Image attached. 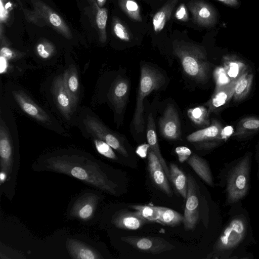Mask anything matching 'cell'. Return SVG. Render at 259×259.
Listing matches in <instances>:
<instances>
[{"label": "cell", "instance_id": "cell-1", "mask_svg": "<svg viewBox=\"0 0 259 259\" xmlns=\"http://www.w3.org/2000/svg\"><path fill=\"white\" fill-rule=\"evenodd\" d=\"M105 164L82 153L58 152L38 158L32 165L37 171H52L75 178L99 190L117 195L118 185L110 178Z\"/></svg>", "mask_w": 259, "mask_h": 259}, {"label": "cell", "instance_id": "cell-2", "mask_svg": "<svg viewBox=\"0 0 259 259\" xmlns=\"http://www.w3.org/2000/svg\"><path fill=\"white\" fill-rule=\"evenodd\" d=\"M20 158L15 150L9 130L0 120V186L1 194L12 200L15 194Z\"/></svg>", "mask_w": 259, "mask_h": 259}, {"label": "cell", "instance_id": "cell-3", "mask_svg": "<svg viewBox=\"0 0 259 259\" xmlns=\"http://www.w3.org/2000/svg\"><path fill=\"white\" fill-rule=\"evenodd\" d=\"M252 153H246L229 168L225 178L226 205L240 202L248 194L250 184Z\"/></svg>", "mask_w": 259, "mask_h": 259}, {"label": "cell", "instance_id": "cell-4", "mask_svg": "<svg viewBox=\"0 0 259 259\" xmlns=\"http://www.w3.org/2000/svg\"><path fill=\"white\" fill-rule=\"evenodd\" d=\"M173 50L186 74L201 83L207 81L210 65L203 47L189 42L175 41Z\"/></svg>", "mask_w": 259, "mask_h": 259}, {"label": "cell", "instance_id": "cell-5", "mask_svg": "<svg viewBox=\"0 0 259 259\" xmlns=\"http://www.w3.org/2000/svg\"><path fill=\"white\" fill-rule=\"evenodd\" d=\"M164 82V76L157 69L146 64L142 66L133 120L137 133L143 132L145 127L144 101L145 98L153 91L160 88Z\"/></svg>", "mask_w": 259, "mask_h": 259}, {"label": "cell", "instance_id": "cell-6", "mask_svg": "<svg viewBox=\"0 0 259 259\" xmlns=\"http://www.w3.org/2000/svg\"><path fill=\"white\" fill-rule=\"evenodd\" d=\"M248 227L249 223L245 215L234 214L217 241L214 250L225 255L233 251L246 238Z\"/></svg>", "mask_w": 259, "mask_h": 259}, {"label": "cell", "instance_id": "cell-7", "mask_svg": "<svg viewBox=\"0 0 259 259\" xmlns=\"http://www.w3.org/2000/svg\"><path fill=\"white\" fill-rule=\"evenodd\" d=\"M33 10H23L26 19L39 26L49 25L67 39H71V30L62 17L46 4L39 0H30Z\"/></svg>", "mask_w": 259, "mask_h": 259}, {"label": "cell", "instance_id": "cell-8", "mask_svg": "<svg viewBox=\"0 0 259 259\" xmlns=\"http://www.w3.org/2000/svg\"><path fill=\"white\" fill-rule=\"evenodd\" d=\"M100 200V196L93 192L80 194L70 207L69 217L82 222H89L95 215Z\"/></svg>", "mask_w": 259, "mask_h": 259}, {"label": "cell", "instance_id": "cell-9", "mask_svg": "<svg viewBox=\"0 0 259 259\" xmlns=\"http://www.w3.org/2000/svg\"><path fill=\"white\" fill-rule=\"evenodd\" d=\"M120 239L139 251L153 254L170 251L176 248L165 239L159 237L128 236L121 237Z\"/></svg>", "mask_w": 259, "mask_h": 259}, {"label": "cell", "instance_id": "cell-10", "mask_svg": "<svg viewBox=\"0 0 259 259\" xmlns=\"http://www.w3.org/2000/svg\"><path fill=\"white\" fill-rule=\"evenodd\" d=\"M187 194L184 214L183 223L185 229L192 230L199 219V187L194 178L189 175Z\"/></svg>", "mask_w": 259, "mask_h": 259}, {"label": "cell", "instance_id": "cell-11", "mask_svg": "<svg viewBox=\"0 0 259 259\" xmlns=\"http://www.w3.org/2000/svg\"><path fill=\"white\" fill-rule=\"evenodd\" d=\"M84 124L92 135L107 143L122 156H128L127 152L118 138L97 118L88 117Z\"/></svg>", "mask_w": 259, "mask_h": 259}, {"label": "cell", "instance_id": "cell-12", "mask_svg": "<svg viewBox=\"0 0 259 259\" xmlns=\"http://www.w3.org/2000/svg\"><path fill=\"white\" fill-rule=\"evenodd\" d=\"M193 21L198 25L209 28L218 21V14L210 4L203 0H195L188 4Z\"/></svg>", "mask_w": 259, "mask_h": 259}, {"label": "cell", "instance_id": "cell-13", "mask_svg": "<svg viewBox=\"0 0 259 259\" xmlns=\"http://www.w3.org/2000/svg\"><path fill=\"white\" fill-rule=\"evenodd\" d=\"M159 131L165 138L177 140L181 135V122L177 110L174 105H169L159 120Z\"/></svg>", "mask_w": 259, "mask_h": 259}, {"label": "cell", "instance_id": "cell-14", "mask_svg": "<svg viewBox=\"0 0 259 259\" xmlns=\"http://www.w3.org/2000/svg\"><path fill=\"white\" fill-rule=\"evenodd\" d=\"M148 160L149 172L153 182L167 195L171 196L172 191L163 168L158 157L150 148L148 153Z\"/></svg>", "mask_w": 259, "mask_h": 259}, {"label": "cell", "instance_id": "cell-15", "mask_svg": "<svg viewBox=\"0 0 259 259\" xmlns=\"http://www.w3.org/2000/svg\"><path fill=\"white\" fill-rule=\"evenodd\" d=\"M52 92L60 111L66 119H70L75 107L65 89L62 75H59L54 79Z\"/></svg>", "mask_w": 259, "mask_h": 259}, {"label": "cell", "instance_id": "cell-16", "mask_svg": "<svg viewBox=\"0 0 259 259\" xmlns=\"http://www.w3.org/2000/svg\"><path fill=\"white\" fill-rule=\"evenodd\" d=\"M148 221L140 212L136 210L131 211L121 210L116 212L112 217V223L117 228L135 230L141 228Z\"/></svg>", "mask_w": 259, "mask_h": 259}, {"label": "cell", "instance_id": "cell-17", "mask_svg": "<svg viewBox=\"0 0 259 259\" xmlns=\"http://www.w3.org/2000/svg\"><path fill=\"white\" fill-rule=\"evenodd\" d=\"M15 101L21 109L28 115L42 123H49V115L34 103L25 93L17 91L13 93Z\"/></svg>", "mask_w": 259, "mask_h": 259}, {"label": "cell", "instance_id": "cell-18", "mask_svg": "<svg viewBox=\"0 0 259 259\" xmlns=\"http://www.w3.org/2000/svg\"><path fill=\"white\" fill-rule=\"evenodd\" d=\"M223 129L221 123L218 120L213 119L209 126L189 135L187 140L193 143H205L222 140Z\"/></svg>", "mask_w": 259, "mask_h": 259}, {"label": "cell", "instance_id": "cell-19", "mask_svg": "<svg viewBox=\"0 0 259 259\" xmlns=\"http://www.w3.org/2000/svg\"><path fill=\"white\" fill-rule=\"evenodd\" d=\"M240 76L233 78L227 83L215 88L208 102L209 113L224 106L232 99L236 84Z\"/></svg>", "mask_w": 259, "mask_h": 259}, {"label": "cell", "instance_id": "cell-20", "mask_svg": "<svg viewBox=\"0 0 259 259\" xmlns=\"http://www.w3.org/2000/svg\"><path fill=\"white\" fill-rule=\"evenodd\" d=\"M129 92V83L126 79L119 77L115 81L109 93L110 100L118 113L125 107Z\"/></svg>", "mask_w": 259, "mask_h": 259}, {"label": "cell", "instance_id": "cell-21", "mask_svg": "<svg viewBox=\"0 0 259 259\" xmlns=\"http://www.w3.org/2000/svg\"><path fill=\"white\" fill-rule=\"evenodd\" d=\"M66 248L70 256L75 259H101V254L95 249L75 239H69Z\"/></svg>", "mask_w": 259, "mask_h": 259}, {"label": "cell", "instance_id": "cell-22", "mask_svg": "<svg viewBox=\"0 0 259 259\" xmlns=\"http://www.w3.org/2000/svg\"><path fill=\"white\" fill-rule=\"evenodd\" d=\"M147 139L150 146V149L159 159L161 164L167 178L170 180L169 169L168 167L164 158L161 155L157 141L156 132L155 131V124L152 113L150 112L148 115L147 127Z\"/></svg>", "mask_w": 259, "mask_h": 259}, {"label": "cell", "instance_id": "cell-23", "mask_svg": "<svg viewBox=\"0 0 259 259\" xmlns=\"http://www.w3.org/2000/svg\"><path fill=\"white\" fill-rule=\"evenodd\" d=\"M63 76L64 84L72 103L76 107L78 100L79 83L78 73L76 67L71 65L66 69Z\"/></svg>", "mask_w": 259, "mask_h": 259}, {"label": "cell", "instance_id": "cell-24", "mask_svg": "<svg viewBox=\"0 0 259 259\" xmlns=\"http://www.w3.org/2000/svg\"><path fill=\"white\" fill-rule=\"evenodd\" d=\"M187 162L196 174L208 185L213 186V180L207 162L203 158L193 154L187 160Z\"/></svg>", "mask_w": 259, "mask_h": 259}, {"label": "cell", "instance_id": "cell-25", "mask_svg": "<svg viewBox=\"0 0 259 259\" xmlns=\"http://www.w3.org/2000/svg\"><path fill=\"white\" fill-rule=\"evenodd\" d=\"M179 0H168L152 18L153 27L155 32L161 31L169 20L172 11Z\"/></svg>", "mask_w": 259, "mask_h": 259}, {"label": "cell", "instance_id": "cell-26", "mask_svg": "<svg viewBox=\"0 0 259 259\" xmlns=\"http://www.w3.org/2000/svg\"><path fill=\"white\" fill-rule=\"evenodd\" d=\"M259 130V117L248 116L243 118L237 123L233 136L244 138L256 133Z\"/></svg>", "mask_w": 259, "mask_h": 259}, {"label": "cell", "instance_id": "cell-27", "mask_svg": "<svg viewBox=\"0 0 259 259\" xmlns=\"http://www.w3.org/2000/svg\"><path fill=\"white\" fill-rule=\"evenodd\" d=\"M253 78V74L246 70L239 78L232 99L235 102L243 100L249 94Z\"/></svg>", "mask_w": 259, "mask_h": 259}, {"label": "cell", "instance_id": "cell-28", "mask_svg": "<svg viewBox=\"0 0 259 259\" xmlns=\"http://www.w3.org/2000/svg\"><path fill=\"white\" fill-rule=\"evenodd\" d=\"M223 63L224 68L231 79L240 76L247 70L246 64L235 55L225 56Z\"/></svg>", "mask_w": 259, "mask_h": 259}, {"label": "cell", "instance_id": "cell-29", "mask_svg": "<svg viewBox=\"0 0 259 259\" xmlns=\"http://www.w3.org/2000/svg\"><path fill=\"white\" fill-rule=\"evenodd\" d=\"M170 181L172 182L177 191L186 199L187 194L188 179L184 173L174 163L169 166Z\"/></svg>", "mask_w": 259, "mask_h": 259}, {"label": "cell", "instance_id": "cell-30", "mask_svg": "<svg viewBox=\"0 0 259 259\" xmlns=\"http://www.w3.org/2000/svg\"><path fill=\"white\" fill-rule=\"evenodd\" d=\"M157 207L159 212L158 221L170 227L177 226L183 222L184 215L174 209L163 206Z\"/></svg>", "mask_w": 259, "mask_h": 259}, {"label": "cell", "instance_id": "cell-31", "mask_svg": "<svg viewBox=\"0 0 259 259\" xmlns=\"http://www.w3.org/2000/svg\"><path fill=\"white\" fill-rule=\"evenodd\" d=\"M209 114L208 109L202 106L190 108L187 111L190 120L195 124L200 126H208L210 125Z\"/></svg>", "mask_w": 259, "mask_h": 259}, {"label": "cell", "instance_id": "cell-32", "mask_svg": "<svg viewBox=\"0 0 259 259\" xmlns=\"http://www.w3.org/2000/svg\"><path fill=\"white\" fill-rule=\"evenodd\" d=\"M118 3L120 9L131 20L138 22L142 21L140 7L135 0H118Z\"/></svg>", "mask_w": 259, "mask_h": 259}, {"label": "cell", "instance_id": "cell-33", "mask_svg": "<svg viewBox=\"0 0 259 259\" xmlns=\"http://www.w3.org/2000/svg\"><path fill=\"white\" fill-rule=\"evenodd\" d=\"M94 3L97 9L96 21L99 29L100 40L102 42H105L107 39L106 27L108 18V11L106 8L99 7L95 1Z\"/></svg>", "mask_w": 259, "mask_h": 259}, {"label": "cell", "instance_id": "cell-34", "mask_svg": "<svg viewBox=\"0 0 259 259\" xmlns=\"http://www.w3.org/2000/svg\"><path fill=\"white\" fill-rule=\"evenodd\" d=\"M129 207L139 211L142 217L148 221H158L159 218V212L157 206L132 205Z\"/></svg>", "mask_w": 259, "mask_h": 259}, {"label": "cell", "instance_id": "cell-35", "mask_svg": "<svg viewBox=\"0 0 259 259\" xmlns=\"http://www.w3.org/2000/svg\"><path fill=\"white\" fill-rule=\"evenodd\" d=\"M112 28L114 34L120 39L129 41L131 39V33L127 27L117 18L114 17Z\"/></svg>", "mask_w": 259, "mask_h": 259}, {"label": "cell", "instance_id": "cell-36", "mask_svg": "<svg viewBox=\"0 0 259 259\" xmlns=\"http://www.w3.org/2000/svg\"><path fill=\"white\" fill-rule=\"evenodd\" d=\"M93 142L96 149L101 155L110 159L116 160L117 159L113 148L107 143L98 138H94Z\"/></svg>", "mask_w": 259, "mask_h": 259}, {"label": "cell", "instance_id": "cell-37", "mask_svg": "<svg viewBox=\"0 0 259 259\" xmlns=\"http://www.w3.org/2000/svg\"><path fill=\"white\" fill-rule=\"evenodd\" d=\"M36 51L40 58L47 59L51 58L54 54L55 48L50 42L42 40L37 44Z\"/></svg>", "mask_w": 259, "mask_h": 259}, {"label": "cell", "instance_id": "cell-38", "mask_svg": "<svg viewBox=\"0 0 259 259\" xmlns=\"http://www.w3.org/2000/svg\"><path fill=\"white\" fill-rule=\"evenodd\" d=\"M214 77L216 83V88H219L229 82L231 80H228V75L224 68H218L214 72Z\"/></svg>", "mask_w": 259, "mask_h": 259}, {"label": "cell", "instance_id": "cell-39", "mask_svg": "<svg viewBox=\"0 0 259 259\" xmlns=\"http://www.w3.org/2000/svg\"><path fill=\"white\" fill-rule=\"evenodd\" d=\"M176 153L178 156L179 161L183 163L190 157L192 154L190 149L185 146H179L175 149Z\"/></svg>", "mask_w": 259, "mask_h": 259}, {"label": "cell", "instance_id": "cell-40", "mask_svg": "<svg viewBox=\"0 0 259 259\" xmlns=\"http://www.w3.org/2000/svg\"><path fill=\"white\" fill-rule=\"evenodd\" d=\"M12 4L9 2L4 5L3 0H0V21L6 23L9 17V9L11 7Z\"/></svg>", "mask_w": 259, "mask_h": 259}, {"label": "cell", "instance_id": "cell-41", "mask_svg": "<svg viewBox=\"0 0 259 259\" xmlns=\"http://www.w3.org/2000/svg\"><path fill=\"white\" fill-rule=\"evenodd\" d=\"M175 17L181 21H187L188 20V14L187 8L184 4H181L177 8L175 14Z\"/></svg>", "mask_w": 259, "mask_h": 259}, {"label": "cell", "instance_id": "cell-42", "mask_svg": "<svg viewBox=\"0 0 259 259\" xmlns=\"http://www.w3.org/2000/svg\"><path fill=\"white\" fill-rule=\"evenodd\" d=\"M0 55L7 59L8 61L16 58L18 55L7 46L2 47L0 51Z\"/></svg>", "mask_w": 259, "mask_h": 259}, {"label": "cell", "instance_id": "cell-43", "mask_svg": "<svg viewBox=\"0 0 259 259\" xmlns=\"http://www.w3.org/2000/svg\"><path fill=\"white\" fill-rule=\"evenodd\" d=\"M149 148L150 146L149 144H142L137 148L136 153L141 157L145 158L148 153Z\"/></svg>", "mask_w": 259, "mask_h": 259}, {"label": "cell", "instance_id": "cell-44", "mask_svg": "<svg viewBox=\"0 0 259 259\" xmlns=\"http://www.w3.org/2000/svg\"><path fill=\"white\" fill-rule=\"evenodd\" d=\"M0 63H1V73L3 74L5 73L8 67V60L3 56H0Z\"/></svg>", "mask_w": 259, "mask_h": 259}, {"label": "cell", "instance_id": "cell-45", "mask_svg": "<svg viewBox=\"0 0 259 259\" xmlns=\"http://www.w3.org/2000/svg\"><path fill=\"white\" fill-rule=\"evenodd\" d=\"M223 4L230 7H236L239 6V2L238 0H217Z\"/></svg>", "mask_w": 259, "mask_h": 259}, {"label": "cell", "instance_id": "cell-46", "mask_svg": "<svg viewBox=\"0 0 259 259\" xmlns=\"http://www.w3.org/2000/svg\"><path fill=\"white\" fill-rule=\"evenodd\" d=\"M97 4L99 7H102L106 3V0H97Z\"/></svg>", "mask_w": 259, "mask_h": 259}, {"label": "cell", "instance_id": "cell-47", "mask_svg": "<svg viewBox=\"0 0 259 259\" xmlns=\"http://www.w3.org/2000/svg\"><path fill=\"white\" fill-rule=\"evenodd\" d=\"M257 173H256V177H257V180H259V152L257 154Z\"/></svg>", "mask_w": 259, "mask_h": 259}]
</instances>
